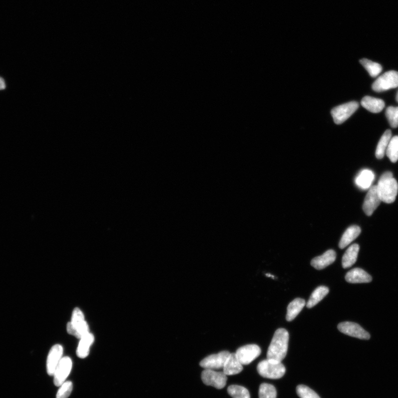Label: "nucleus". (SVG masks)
I'll return each mask as SVG.
<instances>
[{
  "label": "nucleus",
  "instance_id": "obj_1",
  "mask_svg": "<svg viewBox=\"0 0 398 398\" xmlns=\"http://www.w3.org/2000/svg\"><path fill=\"white\" fill-rule=\"evenodd\" d=\"M289 335L284 329H279L274 334L267 351V359L281 362L285 359L288 349Z\"/></svg>",
  "mask_w": 398,
  "mask_h": 398
},
{
  "label": "nucleus",
  "instance_id": "obj_2",
  "mask_svg": "<svg viewBox=\"0 0 398 398\" xmlns=\"http://www.w3.org/2000/svg\"><path fill=\"white\" fill-rule=\"evenodd\" d=\"M376 186L382 201L387 204L395 202L398 192V184L391 172L382 175Z\"/></svg>",
  "mask_w": 398,
  "mask_h": 398
},
{
  "label": "nucleus",
  "instance_id": "obj_3",
  "mask_svg": "<svg viewBox=\"0 0 398 398\" xmlns=\"http://www.w3.org/2000/svg\"><path fill=\"white\" fill-rule=\"evenodd\" d=\"M257 371L264 378L278 380L285 375L286 369L281 362L267 359L258 364Z\"/></svg>",
  "mask_w": 398,
  "mask_h": 398
},
{
  "label": "nucleus",
  "instance_id": "obj_4",
  "mask_svg": "<svg viewBox=\"0 0 398 398\" xmlns=\"http://www.w3.org/2000/svg\"><path fill=\"white\" fill-rule=\"evenodd\" d=\"M66 329L69 334L79 339L89 333V326L80 309L75 308L73 310L71 321L67 324Z\"/></svg>",
  "mask_w": 398,
  "mask_h": 398
},
{
  "label": "nucleus",
  "instance_id": "obj_5",
  "mask_svg": "<svg viewBox=\"0 0 398 398\" xmlns=\"http://www.w3.org/2000/svg\"><path fill=\"white\" fill-rule=\"evenodd\" d=\"M398 87V72L391 70L381 75L372 85V89L377 92H383Z\"/></svg>",
  "mask_w": 398,
  "mask_h": 398
},
{
  "label": "nucleus",
  "instance_id": "obj_6",
  "mask_svg": "<svg viewBox=\"0 0 398 398\" xmlns=\"http://www.w3.org/2000/svg\"><path fill=\"white\" fill-rule=\"evenodd\" d=\"M359 107V103L356 101H351L333 108L332 111L334 122L340 125L348 120Z\"/></svg>",
  "mask_w": 398,
  "mask_h": 398
},
{
  "label": "nucleus",
  "instance_id": "obj_7",
  "mask_svg": "<svg viewBox=\"0 0 398 398\" xmlns=\"http://www.w3.org/2000/svg\"><path fill=\"white\" fill-rule=\"evenodd\" d=\"M201 379L206 386H212L218 390L224 389L226 385L227 376L223 372L205 370L201 374Z\"/></svg>",
  "mask_w": 398,
  "mask_h": 398
},
{
  "label": "nucleus",
  "instance_id": "obj_8",
  "mask_svg": "<svg viewBox=\"0 0 398 398\" xmlns=\"http://www.w3.org/2000/svg\"><path fill=\"white\" fill-rule=\"evenodd\" d=\"M230 354L229 351H224L217 354L210 355L200 362V366L205 370L223 369Z\"/></svg>",
  "mask_w": 398,
  "mask_h": 398
},
{
  "label": "nucleus",
  "instance_id": "obj_9",
  "mask_svg": "<svg viewBox=\"0 0 398 398\" xmlns=\"http://www.w3.org/2000/svg\"><path fill=\"white\" fill-rule=\"evenodd\" d=\"M235 354L242 365H247L260 356L261 349L255 344L247 345L238 349Z\"/></svg>",
  "mask_w": 398,
  "mask_h": 398
},
{
  "label": "nucleus",
  "instance_id": "obj_10",
  "mask_svg": "<svg viewBox=\"0 0 398 398\" xmlns=\"http://www.w3.org/2000/svg\"><path fill=\"white\" fill-rule=\"evenodd\" d=\"M338 328L341 333L362 340H369L370 334L358 324L352 322H343L338 325Z\"/></svg>",
  "mask_w": 398,
  "mask_h": 398
},
{
  "label": "nucleus",
  "instance_id": "obj_11",
  "mask_svg": "<svg viewBox=\"0 0 398 398\" xmlns=\"http://www.w3.org/2000/svg\"><path fill=\"white\" fill-rule=\"evenodd\" d=\"M73 363L70 358L65 357L62 358L54 374V383L56 386L63 385L69 376Z\"/></svg>",
  "mask_w": 398,
  "mask_h": 398
},
{
  "label": "nucleus",
  "instance_id": "obj_12",
  "mask_svg": "<svg viewBox=\"0 0 398 398\" xmlns=\"http://www.w3.org/2000/svg\"><path fill=\"white\" fill-rule=\"evenodd\" d=\"M381 201L377 186H372L364 200L363 209L365 214L369 216L373 214L374 211L380 205Z\"/></svg>",
  "mask_w": 398,
  "mask_h": 398
},
{
  "label": "nucleus",
  "instance_id": "obj_13",
  "mask_svg": "<svg viewBox=\"0 0 398 398\" xmlns=\"http://www.w3.org/2000/svg\"><path fill=\"white\" fill-rule=\"evenodd\" d=\"M63 354V347L55 345L50 349L46 360V371L49 376H53Z\"/></svg>",
  "mask_w": 398,
  "mask_h": 398
},
{
  "label": "nucleus",
  "instance_id": "obj_14",
  "mask_svg": "<svg viewBox=\"0 0 398 398\" xmlns=\"http://www.w3.org/2000/svg\"><path fill=\"white\" fill-rule=\"evenodd\" d=\"M337 258V254L334 250H330L325 252L322 256L314 258L311 265L317 270H322L332 265Z\"/></svg>",
  "mask_w": 398,
  "mask_h": 398
},
{
  "label": "nucleus",
  "instance_id": "obj_15",
  "mask_svg": "<svg viewBox=\"0 0 398 398\" xmlns=\"http://www.w3.org/2000/svg\"><path fill=\"white\" fill-rule=\"evenodd\" d=\"M345 280L350 283H365L371 282L372 278L363 269L356 268L346 274Z\"/></svg>",
  "mask_w": 398,
  "mask_h": 398
},
{
  "label": "nucleus",
  "instance_id": "obj_16",
  "mask_svg": "<svg viewBox=\"0 0 398 398\" xmlns=\"http://www.w3.org/2000/svg\"><path fill=\"white\" fill-rule=\"evenodd\" d=\"M242 370L243 365L238 359L236 354H230L224 366V373L227 376L236 375L241 373Z\"/></svg>",
  "mask_w": 398,
  "mask_h": 398
},
{
  "label": "nucleus",
  "instance_id": "obj_17",
  "mask_svg": "<svg viewBox=\"0 0 398 398\" xmlns=\"http://www.w3.org/2000/svg\"><path fill=\"white\" fill-rule=\"evenodd\" d=\"M361 105L372 113H379L385 107V102L383 100L369 96L363 98Z\"/></svg>",
  "mask_w": 398,
  "mask_h": 398
},
{
  "label": "nucleus",
  "instance_id": "obj_18",
  "mask_svg": "<svg viewBox=\"0 0 398 398\" xmlns=\"http://www.w3.org/2000/svg\"><path fill=\"white\" fill-rule=\"evenodd\" d=\"M374 179L375 174L372 170L364 169L356 177L355 183L360 189L366 190L371 187Z\"/></svg>",
  "mask_w": 398,
  "mask_h": 398
},
{
  "label": "nucleus",
  "instance_id": "obj_19",
  "mask_svg": "<svg viewBox=\"0 0 398 398\" xmlns=\"http://www.w3.org/2000/svg\"><path fill=\"white\" fill-rule=\"evenodd\" d=\"M77 347V356L81 359H85L89 354L90 346L94 343V335L89 333L82 337Z\"/></svg>",
  "mask_w": 398,
  "mask_h": 398
},
{
  "label": "nucleus",
  "instance_id": "obj_20",
  "mask_svg": "<svg viewBox=\"0 0 398 398\" xmlns=\"http://www.w3.org/2000/svg\"><path fill=\"white\" fill-rule=\"evenodd\" d=\"M361 229L358 226H352L349 227L345 232V233L341 237L339 243V247L341 249H345L349 246L351 242H353L360 235Z\"/></svg>",
  "mask_w": 398,
  "mask_h": 398
},
{
  "label": "nucleus",
  "instance_id": "obj_21",
  "mask_svg": "<svg viewBox=\"0 0 398 398\" xmlns=\"http://www.w3.org/2000/svg\"><path fill=\"white\" fill-rule=\"evenodd\" d=\"M360 246L358 244L351 245L346 251L343 257L342 265L344 268H348L355 264L358 260Z\"/></svg>",
  "mask_w": 398,
  "mask_h": 398
},
{
  "label": "nucleus",
  "instance_id": "obj_22",
  "mask_svg": "<svg viewBox=\"0 0 398 398\" xmlns=\"http://www.w3.org/2000/svg\"><path fill=\"white\" fill-rule=\"evenodd\" d=\"M306 306V301L301 298L294 299L287 308L286 319L288 322H292L298 314L301 312L303 308Z\"/></svg>",
  "mask_w": 398,
  "mask_h": 398
},
{
  "label": "nucleus",
  "instance_id": "obj_23",
  "mask_svg": "<svg viewBox=\"0 0 398 398\" xmlns=\"http://www.w3.org/2000/svg\"><path fill=\"white\" fill-rule=\"evenodd\" d=\"M329 292V288L325 286L318 287L312 294L309 301L307 303V307L308 308H312L328 295Z\"/></svg>",
  "mask_w": 398,
  "mask_h": 398
},
{
  "label": "nucleus",
  "instance_id": "obj_24",
  "mask_svg": "<svg viewBox=\"0 0 398 398\" xmlns=\"http://www.w3.org/2000/svg\"><path fill=\"white\" fill-rule=\"evenodd\" d=\"M391 138L392 131L390 130H387L381 138L378 145H377L376 151V156L377 159H381L385 157Z\"/></svg>",
  "mask_w": 398,
  "mask_h": 398
},
{
  "label": "nucleus",
  "instance_id": "obj_25",
  "mask_svg": "<svg viewBox=\"0 0 398 398\" xmlns=\"http://www.w3.org/2000/svg\"><path fill=\"white\" fill-rule=\"evenodd\" d=\"M360 62L372 77H376L379 75L382 71V65L376 62L365 58L361 59Z\"/></svg>",
  "mask_w": 398,
  "mask_h": 398
},
{
  "label": "nucleus",
  "instance_id": "obj_26",
  "mask_svg": "<svg viewBox=\"0 0 398 398\" xmlns=\"http://www.w3.org/2000/svg\"><path fill=\"white\" fill-rule=\"evenodd\" d=\"M386 154L392 163H396L398 161V136L392 137Z\"/></svg>",
  "mask_w": 398,
  "mask_h": 398
},
{
  "label": "nucleus",
  "instance_id": "obj_27",
  "mask_svg": "<svg viewBox=\"0 0 398 398\" xmlns=\"http://www.w3.org/2000/svg\"><path fill=\"white\" fill-rule=\"evenodd\" d=\"M227 392L232 398H251L249 391L246 388L240 386H230L227 389Z\"/></svg>",
  "mask_w": 398,
  "mask_h": 398
},
{
  "label": "nucleus",
  "instance_id": "obj_28",
  "mask_svg": "<svg viewBox=\"0 0 398 398\" xmlns=\"http://www.w3.org/2000/svg\"><path fill=\"white\" fill-rule=\"evenodd\" d=\"M276 388L272 385L263 384L260 387L259 398H277Z\"/></svg>",
  "mask_w": 398,
  "mask_h": 398
},
{
  "label": "nucleus",
  "instance_id": "obj_29",
  "mask_svg": "<svg viewBox=\"0 0 398 398\" xmlns=\"http://www.w3.org/2000/svg\"><path fill=\"white\" fill-rule=\"evenodd\" d=\"M386 116L392 128L398 127V107L392 106L388 107L386 111Z\"/></svg>",
  "mask_w": 398,
  "mask_h": 398
},
{
  "label": "nucleus",
  "instance_id": "obj_30",
  "mask_svg": "<svg viewBox=\"0 0 398 398\" xmlns=\"http://www.w3.org/2000/svg\"><path fill=\"white\" fill-rule=\"evenodd\" d=\"M297 393L301 398H320L316 392L304 385L298 386L297 387Z\"/></svg>",
  "mask_w": 398,
  "mask_h": 398
},
{
  "label": "nucleus",
  "instance_id": "obj_31",
  "mask_svg": "<svg viewBox=\"0 0 398 398\" xmlns=\"http://www.w3.org/2000/svg\"><path fill=\"white\" fill-rule=\"evenodd\" d=\"M73 389V385L70 381L65 382L60 386L59 390L56 394V398H68Z\"/></svg>",
  "mask_w": 398,
  "mask_h": 398
},
{
  "label": "nucleus",
  "instance_id": "obj_32",
  "mask_svg": "<svg viewBox=\"0 0 398 398\" xmlns=\"http://www.w3.org/2000/svg\"><path fill=\"white\" fill-rule=\"evenodd\" d=\"M5 87H6V85H5L4 80L0 77V90L4 89Z\"/></svg>",
  "mask_w": 398,
  "mask_h": 398
},
{
  "label": "nucleus",
  "instance_id": "obj_33",
  "mask_svg": "<svg viewBox=\"0 0 398 398\" xmlns=\"http://www.w3.org/2000/svg\"><path fill=\"white\" fill-rule=\"evenodd\" d=\"M266 276H267V277H272V278H274V276H272V275H270V274H267V275H266Z\"/></svg>",
  "mask_w": 398,
  "mask_h": 398
},
{
  "label": "nucleus",
  "instance_id": "obj_34",
  "mask_svg": "<svg viewBox=\"0 0 398 398\" xmlns=\"http://www.w3.org/2000/svg\"><path fill=\"white\" fill-rule=\"evenodd\" d=\"M396 100L398 102V91L397 92V95H396Z\"/></svg>",
  "mask_w": 398,
  "mask_h": 398
}]
</instances>
